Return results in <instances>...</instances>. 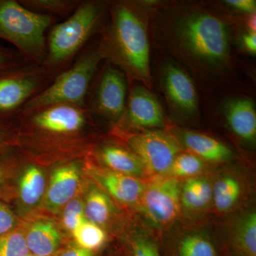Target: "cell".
Here are the masks:
<instances>
[{
    "mask_svg": "<svg viewBox=\"0 0 256 256\" xmlns=\"http://www.w3.org/2000/svg\"><path fill=\"white\" fill-rule=\"evenodd\" d=\"M90 117L88 108L70 105L22 111L14 146L38 161L82 156L92 150Z\"/></svg>",
    "mask_w": 256,
    "mask_h": 256,
    "instance_id": "6da1fadb",
    "label": "cell"
},
{
    "mask_svg": "<svg viewBox=\"0 0 256 256\" xmlns=\"http://www.w3.org/2000/svg\"><path fill=\"white\" fill-rule=\"evenodd\" d=\"M110 22L101 30L98 47L102 60L116 66L129 78L150 84V44L144 20L131 3L110 8Z\"/></svg>",
    "mask_w": 256,
    "mask_h": 256,
    "instance_id": "7a4b0ae2",
    "label": "cell"
},
{
    "mask_svg": "<svg viewBox=\"0 0 256 256\" xmlns=\"http://www.w3.org/2000/svg\"><path fill=\"white\" fill-rule=\"evenodd\" d=\"M105 3L80 1L63 22L54 24L46 36V55L43 68L54 78L68 68L90 37L98 31L105 14Z\"/></svg>",
    "mask_w": 256,
    "mask_h": 256,
    "instance_id": "3957f363",
    "label": "cell"
},
{
    "mask_svg": "<svg viewBox=\"0 0 256 256\" xmlns=\"http://www.w3.org/2000/svg\"><path fill=\"white\" fill-rule=\"evenodd\" d=\"M57 18L34 12L15 0H0V40L9 42L28 64L42 66L46 36Z\"/></svg>",
    "mask_w": 256,
    "mask_h": 256,
    "instance_id": "277c9868",
    "label": "cell"
},
{
    "mask_svg": "<svg viewBox=\"0 0 256 256\" xmlns=\"http://www.w3.org/2000/svg\"><path fill=\"white\" fill-rule=\"evenodd\" d=\"M175 36L180 46L202 64L218 68L230 52L228 26L223 20L204 12H194L178 20Z\"/></svg>",
    "mask_w": 256,
    "mask_h": 256,
    "instance_id": "5b68a950",
    "label": "cell"
},
{
    "mask_svg": "<svg viewBox=\"0 0 256 256\" xmlns=\"http://www.w3.org/2000/svg\"><path fill=\"white\" fill-rule=\"evenodd\" d=\"M98 48L86 50L72 65L53 79L50 85L28 100L22 111L54 105L87 108V96L101 62Z\"/></svg>",
    "mask_w": 256,
    "mask_h": 256,
    "instance_id": "8992f818",
    "label": "cell"
},
{
    "mask_svg": "<svg viewBox=\"0 0 256 256\" xmlns=\"http://www.w3.org/2000/svg\"><path fill=\"white\" fill-rule=\"evenodd\" d=\"M52 80L43 66L33 64L0 73V122L16 119L24 106Z\"/></svg>",
    "mask_w": 256,
    "mask_h": 256,
    "instance_id": "52a82bcc",
    "label": "cell"
},
{
    "mask_svg": "<svg viewBox=\"0 0 256 256\" xmlns=\"http://www.w3.org/2000/svg\"><path fill=\"white\" fill-rule=\"evenodd\" d=\"M118 130L127 148L142 162L148 175L166 176L182 146L174 136L160 130L137 133Z\"/></svg>",
    "mask_w": 256,
    "mask_h": 256,
    "instance_id": "ba28073f",
    "label": "cell"
},
{
    "mask_svg": "<svg viewBox=\"0 0 256 256\" xmlns=\"http://www.w3.org/2000/svg\"><path fill=\"white\" fill-rule=\"evenodd\" d=\"M182 184L178 178L154 176L146 183L138 206L156 228L168 226L178 218L181 208Z\"/></svg>",
    "mask_w": 256,
    "mask_h": 256,
    "instance_id": "9c48e42d",
    "label": "cell"
},
{
    "mask_svg": "<svg viewBox=\"0 0 256 256\" xmlns=\"http://www.w3.org/2000/svg\"><path fill=\"white\" fill-rule=\"evenodd\" d=\"M126 77L124 72L111 65L102 70L87 104L90 114L118 122L124 114L127 101Z\"/></svg>",
    "mask_w": 256,
    "mask_h": 256,
    "instance_id": "30bf717a",
    "label": "cell"
},
{
    "mask_svg": "<svg viewBox=\"0 0 256 256\" xmlns=\"http://www.w3.org/2000/svg\"><path fill=\"white\" fill-rule=\"evenodd\" d=\"M82 163L70 160L56 168L50 175L41 206L52 214L60 212L82 192Z\"/></svg>",
    "mask_w": 256,
    "mask_h": 256,
    "instance_id": "8fae6325",
    "label": "cell"
},
{
    "mask_svg": "<svg viewBox=\"0 0 256 256\" xmlns=\"http://www.w3.org/2000/svg\"><path fill=\"white\" fill-rule=\"evenodd\" d=\"M121 130L152 129L164 126L161 106L149 90L140 86L131 89L122 118L118 121Z\"/></svg>",
    "mask_w": 256,
    "mask_h": 256,
    "instance_id": "7c38bea8",
    "label": "cell"
},
{
    "mask_svg": "<svg viewBox=\"0 0 256 256\" xmlns=\"http://www.w3.org/2000/svg\"><path fill=\"white\" fill-rule=\"evenodd\" d=\"M84 170L114 200L126 206H138L146 186L141 178L114 172L96 166L89 160L84 164Z\"/></svg>",
    "mask_w": 256,
    "mask_h": 256,
    "instance_id": "4fadbf2b",
    "label": "cell"
},
{
    "mask_svg": "<svg viewBox=\"0 0 256 256\" xmlns=\"http://www.w3.org/2000/svg\"><path fill=\"white\" fill-rule=\"evenodd\" d=\"M20 226L30 254L53 256L60 249L62 233L54 220L47 217H31L24 223L20 220Z\"/></svg>",
    "mask_w": 256,
    "mask_h": 256,
    "instance_id": "5bb4252c",
    "label": "cell"
},
{
    "mask_svg": "<svg viewBox=\"0 0 256 256\" xmlns=\"http://www.w3.org/2000/svg\"><path fill=\"white\" fill-rule=\"evenodd\" d=\"M162 77L163 86L170 104L183 114H196L198 110L196 88L188 74L174 64H168Z\"/></svg>",
    "mask_w": 256,
    "mask_h": 256,
    "instance_id": "9a60e30c",
    "label": "cell"
},
{
    "mask_svg": "<svg viewBox=\"0 0 256 256\" xmlns=\"http://www.w3.org/2000/svg\"><path fill=\"white\" fill-rule=\"evenodd\" d=\"M94 156L106 169L114 172L139 178L148 175L139 158L118 143H102L94 150Z\"/></svg>",
    "mask_w": 256,
    "mask_h": 256,
    "instance_id": "2e32d148",
    "label": "cell"
},
{
    "mask_svg": "<svg viewBox=\"0 0 256 256\" xmlns=\"http://www.w3.org/2000/svg\"><path fill=\"white\" fill-rule=\"evenodd\" d=\"M175 138L192 154L204 161L220 162L227 161L232 156V152L225 144L206 134L193 131L180 130Z\"/></svg>",
    "mask_w": 256,
    "mask_h": 256,
    "instance_id": "e0dca14e",
    "label": "cell"
},
{
    "mask_svg": "<svg viewBox=\"0 0 256 256\" xmlns=\"http://www.w3.org/2000/svg\"><path fill=\"white\" fill-rule=\"evenodd\" d=\"M225 114L229 127L236 136L247 142H255L256 112L252 100L234 99L227 104Z\"/></svg>",
    "mask_w": 256,
    "mask_h": 256,
    "instance_id": "ac0fdd59",
    "label": "cell"
},
{
    "mask_svg": "<svg viewBox=\"0 0 256 256\" xmlns=\"http://www.w3.org/2000/svg\"><path fill=\"white\" fill-rule=\"evenodd\" d=\"M84 196V214L89 222L104 228L116 214V206L110 196L98 185H89Z\"/></svg>",
    "mask_w": 256,
    "mask_h": 256,
    "instance_id": "d6986e66",
    "label": "cell"
},
{
    "mask_svg": "<svg viewBox=\"0 0 256 256\" xmlns=\"http://www.w3.org/2000/svg\"><path fill=\"white\" fill-rule=\"evenodd\" d=\"M18 182V198L26 208L42 205L46 192L44 172L34 164H28L22 170Z\"/></svg>",
    "mask_w": 256,
    "mask_h": 256,
    "instance_id": "ffe728a7",
    "label": "cell"
},
{
    "mask_svg": "<svg viewBox=\"0 0 256 256\" xmlns=\"http://www.w3.org/2000/svg\"><path fill=\"white\" fill-rule=\"evenodd\" d=\"M168 254L169 256H220L213 238L202 232L184 234L170 246Z\"/></svg>",
    "mask_w": 256,
    "mask_h": 256,
    "instance_id": "44dd1931",
    "label": "cell"
},
{
    "mask_svg": "<svg viewBox=\"0 0 256 256\" xmlns=\"http://www.w3.org/2000/svg\"><path fill=\"white\" fill-rule=\"evenodd\" d=\"M212 201V185L202 176L188 178L181 190V206L188 212L204 210Z\"/></svg>",
    "mask_w": 256,
    "mask_h": 256,
    "instance_id": "7402d4cb",
    "label": "cell"
},
{
    "mask_svg": "<svg viewBox=\"0 0 256 256\" xmlns=\"http://www.w3.org/2000/svg\"><path fill=\"white\" fill-rule=\"evenodd\" d=\"M233 246L239 256H256V212H248L239 220L234 234Z\"/></svg>",
    "mask_w": 256,
    "mask_h": 256,
    "instance_id": "603a6c76",
    "label": "cell"
},
{
    "mask_svg": "<svg viewBox=\"0 0 256 256\" xmlns=\"http://www.w3.org/2000/svg\"><path fill=\"white\" fill-rule=\"evenodd\" d=\"M242 185L235 178L225 176L212 186V201L216 210L220 213L228 212L235 206L242 195Z\"/></svg>",
    "mask_w": 256,
    "mask_h": 256,
    "instance_id": "cb8c5ba5",
    "label": "cell"
},
{
    "mask_svg": "<svg viewBox=\"0 0 256 256\" xmlns=\"http://www.w3.org/2000/svg\"><path fill=\"white\" fill-rule=\"evenodd\" d=\"M70 235L76 245L92 252L104 246L107 240V234L104 228L87 220L80 224Z\"/></svg>",
    "mask_w": 256,
    "mask_h": 256,
    "instance_id": "d4e9b609",
    "label": "cell"
},
{
    "mask_svg": "<svg viewBox=\"0 0 256 256\" xmlns=\"http://www.w3.org/2000/svg\"><path fill=\"white\" fill-rule=\"evenodd\" d=\"M25 8L40 14L68 18L75 11L78 0H20Z\"/></svg>",
    "mask_w": 256,
    "mask_h": 256,
    "instance_id": "484cf974",
    "label": "cell"
},
{
    "mask_svg": "<svg viewBox=\"0 0 256 256\" xmlns=\"http://www.w3.org/2000/svg\"><path fill=\"white\" fill-rule=\"evenodd\" d=\"M204 162L191 152H180L175 158L166 176L176 178L197 176L204 170Z\"/></svg>",
    "mask_w": 256,
    "mask_h": 256,
    "instance_id": "4316f807",
    "label": "cell"
},
{
    "mask_svg": "<svg viewBox=\"0 0 256 256\" xmlns=\"http://www.w3.org/2000/svg\"><path fill=\"white\" fill-rule=\"evenodd\" d=\"M28 250L21 226L0 236V256H28Z\"/></svg>",
    "mask_w": 256,
    "mask_h": 256,
    "instance_id": "83f0119b",
    "label": "cell"
},
{
    "mask_svg": "<svg viewBox=\"0 0 256 256\" xmlns=\"http://www.w3.org/2000/svg\"><path fill=\"white\" fill-rule=\"evenodd\" d=\"M60 224L66 232L72 234L80 224L86 220L84 214V198L82 192L62 208Z\"/></svg>",
    "mask_w": 256,
    "mask_h": 256,
    "instance_id": "f1b7e54d",
    "label": "cell"
},
{
    "mask_svg": "<svg viewBox=\"0 0 256 256\" xmlns=\"http://www.w3.org/2000/svg\"><path fill=\"white\" fill-rule=\"evenodd\" d=\"M128 242L130 256H161L158 244L149 234L134 232Z\"/></svg>",
    "mask_w": 256,
    "mask_h": 256,
    "instance_id": "f546056e",
    "label": "cell"
},
{
    "mask_svg": "<svg viewBox=\"0 0 256 256\" xmlns=\"http://www.w3.org/2000/svg\"><path fill=\"white\" fill-rule=\"evenodd\" d=\"M28 64L16 50L0 45V73Z\"/></svg>",
    "mask_w": 256,
    "mask_h": 256,
    "instance_id": "4dcf8cb0",
    "label": "cell"
},
{
    "mask_svg": "<svg viewBox=\"0 0 256 256\" xmlns=\"http://www.w3.org/2000/svg\"><path fill=\"white\" fill-rule=\"evenodd\" d=\"M20 224V220L6 204L0 200V236L9 233Z\"/></svg>",
    "mask_w": 256,
    "mask_h": 256,
    "instance_id": "1f68e13d",
    "label": "cell"
},
{
    "mask_svg": "<svg viewBox=\"0 0 256 256\" xmlns=\"http://www.w3.org/2000/svg\"><path fill=\"white\" fill-rule=\"evenodd\" d=\"M10 144L0 146V196L4 193L6 174L10 172L9 160H8V148ZM1 200V198H0Z\"/></svg>",
    "mask_w": 256,
    "mask_h": 256,
    "instance_id": "d6a6232c",
    "label": "cell"
},
{
    "mask_svg": "<svg viewBox=\"0 0 256 256\" xmlns=\"http://www.w3.org/2000/svg\"><path fill=\"white\" fill-rule=\"evenodd\" d=\"M16 127L13 121L0 122V146L14 144Z\"/></svg>",
    "mask_w": 256,
    "mask_h": 256,
    "instance_id": "836d02e7",
    "label": "cell"
},
{
    "mask_svg": "<svg viewBox=\"0 0 256 256\" xmlns=\"http://www.w3.org/2000/svg\"><path fill=\"white\" fill-rule=\"evenodd\" d=\"M225 3L242 12L250 14H255L256 2L254 0H226Z\"/></svg>",
    "mask_w": 256,
    "mask_h": 256,
    "instance_id": "e575fe53",
    "label": "cell"
},
{
    "mask_svg": "<svg viewBox=\"0 0 256 256\" xmlns=\"http://www.w3.org/2000/svg\"><path fill=\"white\" fill-rule=\"evenodd\" d=\"M53 256H94V252L82 248L76 244L60 248Z\"/></svg>",
    "mask_w": 256,
    "mask_h": 256,
    "instance_id": "d590c367",
    "label": "cell"
},
{
    "mask_svg": "<svg viewBox=\"0 0 256 256\" xmlns=\"http://www.w3.org/2000/svg\"><path fill=\"white\" fill-rule=\"evenodd\" d=\"M244 44L246 48L250 53L255 54L256 53V32H249L244 36Z\"/></svg>",
    "mask_w": 256,
    "mask_h": 256,
    "instance_id": "8d00e7d4",
    "label": "cell"
},
{
    "mask_svg": "<svg viewBox=\"0 0 256 256\" xmlns=\"http://www.w3.org/2000/svg\"><path fill=\"white\" fill-rule=\"evenodd\" d=\"M249 28H250V32H256V14H252L250 18H249L248 23Z\"/></svg>",
    "mask_w": 256,
    "mask_h": 256,
    "instance_id": "74e56055",
    "label": "cell"
},
{
    "mask_svg": "<svg viewBox=\"0 0 256 256\" xmlns=\"http://www.w3.org/2000/svg\"><path fill=\"white\" fill-rule=\"evenodd\" d=\"M28 256H37V255H35V254H28Z\"/></svg>",
    "mask_w": 256,
    "mask_h": 256,
    "instance_id": "f35d334b",
    "label": "cell"
}]
</instances>
